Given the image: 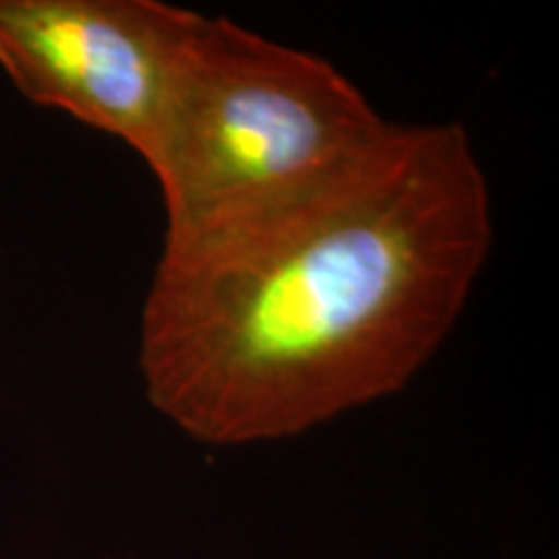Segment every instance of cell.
I'll return each instance as SVG.
<instances>
[{
	"label": "cell",
	"mask_w": 559,
	"mask_h": 559,
	"mask_svg": "<svg viewBox=\"0 0 559 559\" xmlns=\"http://www.w3.org/2000/svg\"><path fill=\"white\" fill-rule=\"evenodd\" d=\"M200 19L160 0H0V68L29 102L148 158Z\"/></svg>",
	"instance_id": "cell-3"
},
{
	"label": "cell",
	"mask_w": 559,
	"mask_h": 559,
	"mask_svg": "<svg viewBox=\"0 0 559 559\" xmlns=\"http://www.w3.org/2000/svg\"><path fill=\"white\" fill-rule=\"evenodd\" d=\"M389 128L332 62L202 16L145 158L166 239L290 205L353 169Z\"/></svg>",
	"instance_id": "cell-2"
},
{
	"label": "cell",
	"mask_w": 559,
	"mask_h": 559,
	"mask_svg": "<svg viewBox=\"0 0 559 559\" xmlns=\"http://www.w3.org/2000/svg\"><path fill=\"white\" fill-rule=\"evenodd\" d=\"M492 249L461 124L402 128L290 205L164 239L138 366L202 445L296 438L396 394L443 345Z\"/></svg>",
	"instance_id": "cell-1"
}]
</instances>
